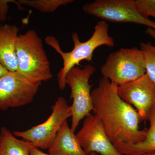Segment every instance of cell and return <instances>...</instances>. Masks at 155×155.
I'll use <instances>...</instances> for the list:
<instances>
[{
  "label": "cell",
  "instance_id": "6da1fadb",
  "mask_svg": "<svg viewBox=\"0 0 155 155\" xmlns=\"http://www.w3.org/2000/svg\"><path fill=\"white\" fill-rule=\"evenodd\" d=\"M117 86L106 78L100 80L98 86L91 91L94 112L113 144L137 143L145 138L147 130L140 129L139 114L120 97Z\"/></svg>",
  "mask_w": 155,
  "mask_h": 155
},
{
  "label": "cell",
  "instance_id": "7a4b0ae2",
  "mask_svg": "<svg viewBox=\"0 0 155 155\" xmlns=\"http://www.w3.org/2000/svg\"><path fill=\"white\" fill-rule=\"evenodd\" d=\"M109 25L106 21H99L94 27V31L90 38L85 42H81L77 32H73L72 38L74 48L68 52H65L61 49L59 41L56 38L48 36L45 39L47 44L55 50L63 59V66L59 73L58 78V85L60 89L63 90L66 86V75L70 69L79 66L81 61H92L95 50L101 46L106 45L112 48L115 45L113 37L109 34Z\"/></svg>",
  "mask_w": 155,
  "mask_h": 155
},
{
  "label": "cell",
  "instance_id": "3957f363",
  "mask_svg": "<svg viewBox=\"0 0 155 155\" xmlns=\"http://www.w3.org/2000/svg\"><path fill=\"white\" fill-rule=\"evenodd\" d=\"M17 72L31 81L42 82L52 78L42 41L35 29L19 35L16 45Z\"/></svg>",
  "mask_w": 155,
  "mask_h": 155
},
{
  "label": "cell",
  "instance_id": "277c9868",
  "mask_svg": "<svg viewBox=\"0 0 155 155\" xmlns=\"http://www.w3.org/2000/svg\"><path fill=\"white\" fill-rule=\"evenodd\" d=\"M101 71L117 86L136 80L146 73L143 53L136 48L120 49L108 55Z\"/></svg>",
  "mask_w": 155,
  "mask_h": 155
},
{
  "label": "cell",
  "instance_id": "5b68a950",
  "mask_svg": "<svg viewBox=\"0 0 155 155\" xmlns=\"http://www.w3.org/2000/svg\"><path fill=\"white\" fill-rule=\"evenodd\" d=\"M96 68L88 64L82 69L75 67L69 70L66 77V85L71 89L70 98L73 100L71 106L72 123L71 129L75 132L82 119L93 111L91 95V85L89 81L95 72Z\"/></svg>",
  "mask_w": 155,
  "mask_h": 155
},
{
  "label": "cell",
  "instance_id": "8992f818",
  "mask_svg": "<svg viewBox=\"0 0 155 155\" xmlns=\"http://www.w3.org/2000/svg\"><path fill=\"white\" fill-rule=\"evenodd\" d=\"M85 13L103 21L133 23L155 29V22L142 16L135 0H96L84 5Z\"/></svg>",
  "mask_w": 155,
  "mask_h": 155
},
{
  "label": "cell",
  "instance_id": "52a82bcc",
  "mask_svg": "<svg viewBox=\"0 0 155 155\" xmlns=\"http://www.w3.org/2000/svg\"><path fill=\"white\" fill-rule=\"evenodd\" d=\"M51 110V114L43 123L25 131H14L13 134L38 148H49L63 123L72 116L71 106L63 97L57 99Z\"/></svg>",
  "mask_w": 155,
  "mask_h": 155
},
{
  "label": "cell",
  "instance_id": "ba28073f",
  "mask_svg": "<svg viewBox=\"0 0 155 155\" xmlns=\"http://www.w3.org/2000/svg\"><path fill=\"white\" fill-rule=\"evenodd\" d=\"M41 84L29 80L17 71H9L0 78V110L30 104Z\"/></svg>",
  "mask_w": 155,
  "mask_h": 155
},
{
  "label": "cell",
  "instance_id": "9c48e42d",
  "mask_svg": "<svg viewBox=\"0 0 155 155\" xmlns=\"http://www.w3.org/2000/svg\"><path fill=\"white\" fill-rule=\"evenodd\" d=\"M119 96L135 107L142 120H147L155 106V82L146 73L136 80L117 86Z\"/></svg>",
  "mask_w": 155,
  "mask_h": 155
},
{
  "label": "cell",
  "instance_id": "30bf717a",
  "mask_svg": "<svg viewBox=\"0 0 155 155\" xmlns=\"http://www.w3.org/2000/svg\"><path fill=\"white\" fill-rule=\"evenodd\" d=\"M76 136L87 155L95 152L101 155H122L110 140L101 120L95 114H90L85 117Z\"/></svg>",
  "mask_w": 155,
  "mask_h": 155
},
{
  "label": "cell",
  "instance_id": "8fae6325",
  "mask_svg": "<svg viewBox=\"0 0 155 155\" xmlns=\"http://www.w3.org/2000/svg\"><path fill=\"white\" fill-rule=\"evenodd\" d=\"M19 31L16 25H0V63L10 72L18 69L16 45Z\"/></svg>",
  "mask_w": 155,
  "mask_h": 155
},
{
  "label": "cell",
  "instance_id": "7c38bea8",
  "mask_svg": "<svg viewBox=\"0 0 155 155\" xmlns=\"http://www.w3.org/2000/svg\"><path fill=\"white\" fill-rule=\"evenodd\" d=\"M51 155H87L79 144L67 121L63 123L48 149Z\"/></svg>",
  "mask_w": 155,
  "mask_h": 155
},
{
  "label": "cell",
  "instance_id": "4fadbf2b",
  "mask_svg": "<svg viewBox=\"0 0 155 155\" xmlns=\"http://www.w3.org/2000/svg\"><path fill=\"white\" fill-rule=\"evenodd\" d=\"M147 120L149 128L147 130L145 138L136 143H114V147L122 155H144L155 153V106L150 112Z\"/></svg>",
  "mask_w": 155,
  "mask_h": 155
},
{
  "label": "cell",
  "instance_id": "5bb4252c",
  "mask_svg": "<svg viewBox=\"0 0 155 155\" xmlns=\"http://www.w3.org/2000/svg\"><path fill=\"white\" fill-rule=\"evenodd\" d=\"M32 144L18 139L7 127L0 130V155H30Z\"/></svg>",
  "mask_w": 155,
  "mask_h": 155
},
{
  "label": "cell",
  "instance_id": "9a60e30c",
  "mask_svg": "<svg viewBox=\"0 0 155 155\" xmlns=\"http://www.w3.org/2000/svg\"><path fill=\"white\" fill-rule=\"evenodd\" d=\"M19 5L28 6L41 13L55 12L61 6H66L74 2L73 0H18Z\"/></svg>",
  "mask_w": 155,
  "mask_h": 155
},
{
  "label": "cell",
  "instance_id": "2e32d148",
  "mask_svg": "<svg viewBox=\"0 0 155 155\" xmlns=\"http://www.w3.org/2000/svg\"><path fill=\"white\" fill-rule=\"evenodd\" d=\"M140 50L144 55L146 74L155 82V46L150 42L141 43Z\"/></svg>",
  "mask_w": 155,
  "mask_h": 155
},
{
  "label": "cell",
  "instance_id": "e0dca14e",
  "mask_svg": "<svg viewBox=\"0 0 155 155\" xmlns=\"http://www.w3.org/2000/svg\"><path fill=\"white\" fill-rule=\"evenodd\" d=\"M135 3L142 16L155 18V0H135Z\"/></svg>",
  "mask_w": 155,
  "mask_h": 155
},
{
  "label": "cell",
  "instance_id": "ac0fdd59",
  "mask_svg": "<svg viewBox=\"0 0 155 155\" xmlns=\"http://www.w3.org/2000/svg\"><path fill=\"white\" fill-rule=\"evenodd\" d=\"M15 4L18 8L22 10V6L19 5L17 1L15 0H0V22H5L7 19V15L8 13L9 4Z\"/></svg>",
  "mask_w": 155,
  "mask_h": 155
},
{
  "label": "cell",
  "instance_id": "d6986e66",
  "mask_svg": "<svg viewBox=\"0 0 155 155\" xmlns=\"http://www.w3.org/2000/svg\"><path fill=\"white\" fill-rule=\"evenodd\" d=\"M30 155H51L50 154H47L42 151L38 148L34 147L33 146L31 147L30 150Z\"/></svg>",
  "mask_w": 155,
  "mask_h": 155
},
{
  "label": "cell",
  "instance_id": "ffe728a7",
  "mask_svg": "<svg viewBox=\"0 0 155 155\" xmlns=\"http://www.w3.org/2000/svg\"><path fill=\"white\" fill-rule=\"evenodd\" d=\"M9 71L0 63V78L6 75Z\"/></svg>",
  "mask_w": 155,
  "mask_h": 155
},
{
  "label": "cell",
  "instance_id": "44dd1931",
  "mask_svg": "<svg viewBox=\"0 0 155 155\" xmlns=\"http://www.w3.org/2000/svg\"><path fill=\"white\" fill-rule=\"evenodd\" d=\"M146 33L147 34L149 35L151 37L155 39V29L153 28H150L148 27L146 30Z\"/></svg>",
  "mask_w": 155,
  "mask_h": 155
},
{
  "label": "cell",
  "instance_id": "7402d4cb",
  "mask_svg": "<svg viewBox=\"0 0 155 155\" xmlns=\"http://www.w3.org/2000/svg\"><path fill=\"white\" fill-rule=\"evenodd\" d=\"M89 155H98L97 153L95 152H92L89 154Z\"/></svg>",
  "mask_w": 155,
  "mask_h": 155
},
{
  "label": "cell",
  "instance_id": "603a6c76",
  "mask_svg": "<svg viewBox=\"0 0 155 155\" xmlns=\"http://www.w3.org/2000/svg\"><path fill=\"white\" fill-rule=\"evenodd\" d=\"M144 155H155V153H151L147 154Z\"/></svg>",
  "mask_w": 155,
  "mask_h": 155
}]
</instances>
